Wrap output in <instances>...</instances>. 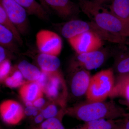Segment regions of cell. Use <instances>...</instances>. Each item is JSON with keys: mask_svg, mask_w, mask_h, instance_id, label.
<instances>
[{"mask_svg": "<svg viewBox=\"0 0 129 129\" xmlns=\"http://www.w3.org/2000/svg\"><path fill=\"white\" fill-rule=\"evenodd\" d=\"M78 5L81 11L103 30L119 37H129V25L102 5L89 0L79 1Z\"/></svg>", "mask_w": 129, "mask_h": 129, "instance_id": "1", "label": "cell"}, {"mask_svg": "<svg viewBox=\"0 0 129 129\" xmlns=\"http://www.w3.org/2000/svg\"><path fill=\"white\" fill-rule=\"evenodd\" d=\"M70 115L84 122L101 119L116 120L123 118L125 111L114 101H87L67 111Z\"/></svg>", "mask_w": 129, "mask_h": 129, "instance_id": "2", "label": "cell"}, {"mask_svg": "<svg viewBox=\"0 0 129 129\" xmlns=\"http://www.w3.org/2000/svg\"><path fill=\"white\" fill-rule=\"evenodd\" d=\"M115 80L113 70L111 68L102 70L91 76L86 95L87 101H105L114 88Z\"/></svg>", "mask_w": 129, "mask_h": 129, "instance_id": "3", "label": "cell"}, {"mask_svg": "<svg viewBox=\"0 0 129 129\" xmlns=\"http://www.w3.org/2000/svg\"><path fill=\"white\" fill-rule=\"evenodd\" d=\"M68 30L70 34L73 37L84 32H91L97 35L103 41L120 45L128 44L126 41V38L119 37L107 32L91 21L72 19L69 24Z\"/></svg>", "mask_w": 129, "mask_h": 129, "instance_id": "4", "label": "cell"}, {"mask_svg": "<svg viewBox=\"0 0 129 129\" xmlns=\"http://www.w3.org/2000/svg\"><path fill=\"white\" fill-rule=\"evenodd\" d=\"M0 5L21 35L27 34L29 32V23L28 15L25 9L14 0H0Z\"/></svg>", "mask_w": 129, "mask_h": 129, "instance_id": "5", "label": "cell"}, {"mask_svg": "<svg viewBox=\"0 0 129 129\" xmlns=\"http://www.w3.org/2000/svg\"><path fill=\"white\" fill-rule=\"evenodd\" d=\"M36 46L40 52L57 56L62 48L61 38L55 32L47 29L39 30L36 36Z\"/></svg>", "mask_w": 129, "mask_h": 129, "instance_id": "6", "label": "cell"}, {"mask_svg": "<svg viewBox=\"0 0 129 129\" xmlns=\"http://www.w3.org/2000/svg\"><path fill=\"white\" fill-rule=\"evenodd\" d=\"M107 51L101 48L88 53L76 54L72 67L74 71L84 69L89 71L101 67L108 56Z\"/></svg>", "mask_w": 129, "mask_h": 129, "instance_id": "7", "label": "cell"}, {"mask_svg": "<svg viewBox=\"0 0 129 129\" xmlns=\"http://www.w3.org/2000/svg\"><path fill=\"white\" fill-rule=\"evenodd\" d=\"M76 54L88 53L102 48L103 40L98 36L91 32L81 34L68 40Z\"/></svg>", "mask_w": 129, "mask_h": 129, "instance_id": "8", "label": "cell"}, {"mask_svg": "<svg viewBox=\"0 0 129 129\" xmlns=\"http://www.w3.org/2000/svg\"><path fill=\"white\" fill-rule=\"evenodd\" d=\"M0 114L5 123L11 125H16L22 120L24 110L17 102L8 99L3 102L0 105Z\"/></svg>", "mask_w": 129, "mask_h": 129, "instance_id": "9", "label": "cell"}, {"mask_svg": "<svg viewBox=\"0 0 129 129\" xmlns=\"http://www.w3.org/2000/svg\"><path fill=\"white\" fill-rule=\"evenodd\" d=\"M44 1L50 11H53L63 19H74L81 11L79 5L71 0Z\"/></svg>", "mask_w": 129, "mask_h": 129, "instance_id": "10", "label": "cell"}, {"mask_svg": "<svg viewBox=\"0 0 129 129\" xmlns=\"http://www.w3.org/2000/svg\"><path fill=\"white\" fill-rule=\"evenodd\" d=\"M75 71L70 85L72 94L76 97L86 95L91 77L89 71L84 69Z\"/></svg>", "mask_w": 129, "mask_h": 129, "instance_id": "11", "label": "cell"}, {"mask_svg": "<svg viewBox=\"0 0 129 129\" xmlns=\"http://www.w3.org/2000/svg\"><path fill=\"white\" fill-rule=\"evenodd\" d=\"M44 90L36 81H28L20 87L19 94L24 102H33L43 96Z\"/></svg>", "mask_w": 129, "mask_h": 129, "instance_id": "12", "label": "cell"}, {"mask_svg": "<svg viewBox=\"0 0 129 129\" xmlns=\"http://www.w3.org/2000/svg\"><path fill=\"white\" fill-rule=\"evenodd\" d=\"M23 7L28 15H33L44 21H48L49 14L43 6L36 0H14Z\"/></svg>", "mask_w": 129, "mask_h": 129, "instance_id": "13", "label": "cell"}, {"mask_svg": "<svg viewBox=\"0 0 129 129\" xmlns=\"http://www.w3.org/2000/svg\"><path fill=\"white\" fill-rule=\"evenodd\" d=\"M37 62L42 72L48 74L57 72L61 64L57 56L40 52L37 56Z\"/></svg>", "mask_w": 129, "mask_h": 129, "instance_id": "14", "label": "cell"}, {"mask_svg": "<svg viewBox=\"0 0 129 129\" xmlns=\"http://www.w3.org/2000/svg\"><path fill=\"white\" fill-rule=\"evenodd\" d=\"M64 86V84L62 75L59 72L57 71L49 74V78L44 89V92L48 98L55 99L59 96L62 86Z\"/></svg>", "mask_w": 129, "mask_h": 129, "instance_id": "15", "label": "cell"}, {"mask_svg": "<svg viewBox=\"0 0 129 129\" xmlns=\"http://www.w3.org/2000/svg\"><path fill=\"white\" fill-rule=\"evenodd\" d=\"M120 97L129 105V75H118L115 85L109 97Z\"/></svg>", "mask_w": 129, "mask_h": 129, "instance_id": "16", "label": "cell"}, {"mask_svg": "<svg viewBox=\"0 0 129 129\" xmlns=\"http://www.w3.org/2000/svg\"><path fill=\"white\" fill-rule=\"evenodd\" d=\"M109 11L129 25V0H112Z\"/></svg>", "mask_w": 129, "mask_h": 129, "instance_id": "17", "label": "cell"}, {"mask_svg": "<svg viewBox=\"0 0 129 129\" xmlns=\"http://www.w3.org/2000/svg\"><path fill=\"white\" fill-rule=\"evenodd\" d=\"M19 45L11 32L0 24V45L12 52L18 50Z\"/></svg>", "mask_w": 129, "mask_h": 129, "instance_id": "18", "label": "cell"}, {"mask_svg": "<svg viewBox=\"0 0 129 129\" xmlns=\"http://www.w3.org/2000/svg\"><path fill=\"white\" fill-rule=\"evenodd\" d=\"M24 78L29 81H36L41 75L42 71L36 66L26 60L21 61L17 66Z\"/></svg>", "mask_w": 129, "mask_h": 129, "instance_id": "19", "label": "cell"}, {"mask_svg": "<svg viewBox=\"0 0 129 129\" xmlns=\"http://www.w3.org/2000/svg\"><path fill=\"white\" fill-rule=\"evenodd\" d=\"M0 24H1L7 28L14 35L15 39L20 46L23 44V41L22 38V35L20 34L15 24L8 17L6 13L0 5Z\"/></svg>", "mask_w": 129, "mask_h": 129, "instance_id": "20", "label": "cell"}, {"mask_svg": "<svg viewBox=\"0 0 129 129\" xmlns=\"http://www.w3.org/2000/svg\"><path fill=\"white\" fill-rule=\"evenodd\" d=\"M116 120L101 119L85 122L75 129H113L117 126Z\"/></svg>", "mask_w": 129, "mask_h": 129, "instance_id": "21", "label": "cell"}, {"mask_svg": "<svg viewBox=\"0 0 129 129\" xmlns=\"http://www.w3.org/2000/svg\"><path fill=\"white\" fill-rule=\"evenodd\" d=\"M114 69L118 75L129 73V52L118 55L114 63Z\"/></svg>", "mask_w": 129, "mask_h": 129, "instance_id": "22", "label": "cell"}, {"mask_svg": "<svg viewBox=\"0 0 129 129\" xmlns=\"http://www.w3.org/2000/svg\"><path fill=\"white\" fill-rule=\"evenodd\" d=\"M23 76L21 72L18 70L13 73L11 76H8L5 80L6 85L11 88L21 87L24 84Z\"/></svg>", "mask_w": 129, "mask_h": 129, "instance_id": "23", "label": "cell"}, {"mask_svg": "<svg viewBox=\"0 0 129 129\" xmlns=\"http://www.w3.org/2000/svg\"><path fill=\"white\" fill-rule=\"evenodd\" d=\"M31 129H65L61 120L57 117L46 119L38 127Z\"/></svg>", "mask_w": 129, "mask_h": 129, "instance_id": "24", "label": "cell"}, {"mask_svg": "<svg viewBox=\"0 0 129 129\" xmlns=\"http://www.w3.org/2000/svg\"><path fill=\"white\" fill-rule=\"evenodd\" d=\"M45 119L56 117L58 113L57 107L54 104H50L41 111Z\"/></svg>", "mask_w": 129, "mask_h": 129, "instance_id": "25", "label": "cell"}, {"mask_svg": "<svg viewBox=\"0 0 129 129\" xmlns=\"http://www.w3.org/2000/svg\"><path fill=\"white\" fill-rule=\"evenodd\" d=\"M11 67L9 60L7 59L0 63V79L1 80H5L11 72Z\"/></svg>", "mask_w": 129, "mask_h": 129, "instance_id": "26", "label": "cell"}, {"mask_svg": "<svg viewBox=\"0 0 129 129\" xmlns=\"http://www.w3.org/2000/svg\"><path fill=\"white\" fill-rule=\"evenodd\" d=\"M48 78H49V74L42 72L39 78L36 81L37 83L43 89V90L46 85L47 83L48 82Z\"/></svg>", "mask_w": 129, "mask_h": 129, "instance_id": "27", "label": "cell"}, {"mask_svg": "<svg viewBox=\"0 0 129 129\" xmlns=\"http://www.w3.org/2000/svg\"><path fill=\"white\" fill-rule=\"evenodd\" d=\"M45 101L43 96L36 99L33 102V105L37 109L41 108L45 105Z\"/></svg>", "mask_w": 129, "mask_h": 129, "instance_id": "28", "label": "cell"}, {"mask_svg": "<svg viewBox=\"0 0 129 129\" xmlns=\"http://www.w3.org/2000/svg\"><path fill=\"white\" fill-rule=\"evenodd\" d=\"M37 108L34 106L26 107V108L24 109V113L25 115L28 116H32L35 111L37 110Z\"/></svg>", "mask_w": 129, "mask_h": 129, "instance_id": "29", "label": "cell"}, {"mask_svg": "<svg viewBox=\"0 0 129 129\" xmlns=\"http://www.w3.org/2000/svg\"><path fill=\"white\" fill-rule=\"evenodd\" d=\"M8 51L2 46H0V63L3 62L5 60L6 57L7 52Z\"/></svg>", "mask_w": 129, "mask_h": 129, "instance_id": "30", "label": "cell"}, {"mask_svg": "<svg viewBox=\"0 0 129 129\" xmlns=\"http://www.w3.org/2000/svg\"><path fill=\"white\" fill-rule=\"evenodd\" d=\"M117 121L124 127L129 129V119L125 117L117 119Z\"/></svg>", "mask_w": 129, "mask_h": 129, "instance_id": "31", "label": "cell"}, {"mask_svg": "<svg viewBox=\"0 0 129 129\" xmlns=\"http://www.w3.org/2000/svg\"><path fill=\"white\" fill-rule=\"evenodd\" d=\"M45 119V118L43 115L41 113H40L35 117L34 122L36 123L40 124L44 122Z\"/></svg>", "mask_w": 129, "mask_h": 129, "instance_id": "32", "label": "cell"}, {"mask_svg": "<svg viewBox=\"0 0 129 129\" xmlns=\"http://www.w3.org/2000/svg\"><path fill=\"white\" fill-rule=\"evenodd\" d=\"M110 1L111 0H92L91 1L98 5H102Z\"/></svg>", "mask_w": 129, "mask_h": 129, "instance_id": "33", "label": "cell"}, {"mask_svg": "<svg viewBox=\"0 0 129 129\" xmlns=\"http://www.w3.org/2000/svg\"><path fill=\"white\" fill-rule=\"evenodd\" d=\"M39 1L40 3L43 6V7L49 13H50V9H48L47 6H46V4L45 3L44 0H39Z\"/></svg>", "mask_w": 129, "mask_h": 129, "instance_id": "34", "label": "cell"}, {"mask_svg": "<svg viewBox=\"0 0 129 129\" xmlns=\"http://www.w3.org/2000/svg\"><path fill=\"white\" fill-rule=\"evenodd\" d=\"M116 122H117V126L113 129H128L127 128H125V127H124L122 125L119 123L117 121V119L116 120Z\"/></svg>", "mask_w": 129, "mask_h": 129, "instance_id": "35", "label": "cell"}, {"mask_svg": "<svg viewBox=\"0 0 129 129\" xmlns=\"http://www.w3.org/2000/svg\"><path fill=\"white\" fill-rule=\"evenodd\" d=\"M25 105L26 107H29V106H33V102H25Z\"/></svg>", "mask_w": 129, "mask_h": 129, "instance_id": "36", "label": "cell"}, {"mask_svg": "<svg viewBox=\"0 0 129 129\" xmlns=\"http://www.w3.org/2000/svg\"><path fill=\"white\" fill-rule=\"evenodd\" d=\"M124 117L127 118L129 119V113L126 112L125 114Z\"/></svg>", "mask_w": 129, "mask_h": 129, "instance_id": "37", "label": "cell"}, {"mask_svg": "<svg viewBox=\"0 0 129 129\" xmlns=\"http://www.w3.org/2000/svg\"><path fill=\"white\" fill-rule=\"evenodd\" d=\"M78 1H81V0H78Z\"/></svg>", "mask_w": 129, "mask_h": 129, "instance_id": "38", "label": "cell"}, {"mask_svg": "<svg viewBox=\"0 0 129 129\" xmlns=\"http://www.w3.org/2000/svg\"><path fill=\"white\" fill-rule=\"evenodd\" d=\"M128 74H129V73H128Z\"/></svg>", "mask_w": 129, "mask_h": 129, "instance_id": "39", "label": "cell"}]
</instances>
